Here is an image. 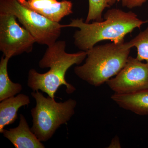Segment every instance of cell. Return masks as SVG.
<instances>
[{
    "label": "cell",
    "mask_w": 148,
    "mask_h": 148,
    "mask_svg": "<svg viewBox=\"0 0 148 148\" xmlns=\"http://www.w3.org/2000/svg\"><path fill=\"white\" fill-rule=\"evenodd\" d=\"M105 20L84 22L82 18L72 19L67 27L78 28L73 36L74 44L81 51H87L99 42L110 40L120 43L124 42L126 35L136 28L140 29L147 20L138 18L132 12H125L119 9L109 10L104 15Z\"/></svg>",
    "instance_id": "1"
},
{
    "label": "cell",
    "mask_w": 148,
    "mask_h": 148,
    "mask_svg": "<svg viewBox=\"0 0 148 148\" xmlns=\"http://www.w3.org/2000/svg\"><path fill=\"white\" fill-rule=\"evenodd\" d=\"M66 48V42L64 40L57 41L48 47L38 63L41 69H50L46 73H40L34 69L29 70L27 85L33 91L41 90L54 98L56 92L61 86H66L68 94H71L75 90L73 86L66 81V73L73 65L82 63L86 58L87 52L81 51L68 53Z\"/></svg>",
    "instance_id": "2"
},
{
    "label": "cell",
    "mask_w": 148,
    "mask_h": 148,
    "mask_svg": "<svg viewBox=\"0 0 148 148\" xmlns=\"http://www.w3.org/2000/svg\"><path fill=\"white\" fill-rule=\"evenodd\" d=\"M132 48L129 41L94 46L86 51L84 64L75 67V73L89 84L100 86L124 67Z\"/></svg>",
    "instance_id": "3"
},
{
    "label": "cell",
    "mask_w": 148,
    "mask_h": 148,
    "mask_svg": "<svg viewBox=\"0 0 148 148\" xmlns=\"http://www.w3.org/2000/svg\"><path fill=\"white\" fill-rule=\"evenodd\" d=\"M31 95L36 103L31 111L33 118L31 130L40 141L47 142L74 115L77 102L70 98L65 102H57L50 96L45 97L38 90L33 91Z\"/></svg>",
    "instance_id": "4"
},
{
    "label": "cell",
    "mask_w": 148,
    "mask_h": 148,
    "mask_svg": "<svg viewBox=\"0 0 148 148\" xmlns=\"http://www.w3.org/2000/svg\"><path fill=\"white\" fill-rule=\"evenodd\" d=\"M0 13L13 14L33 36L36 42L52 45L66 25L54 22L24 5L18 0H0Z\"/></svg>",
    "instance_id": "5"
},
{
    "label": "cell",
    "mask_w": 148,
    "mask_h": 148,
    "mask_svg": "<svg viewBox=\"0 0 148 148\" xmlns=\"http://www.w3.org/2000/svg\"><path fill=\"white\" fill-rule=\"evenodd\" d=\"M36 43L34 37L20 26L16 16L0 13V51L10 58L24 53H31Z\"/></svg>",
    "instance_id": "6"
},
{
    "label": "cell",
    "mask_w": 148,
    "mask_h": 148,
    "mask_svg": "<svg viewBox=\"0 0 148 148\" xmlns=\"http://www.w3.org/2000/svg\"><path fill=\"white\" fill-rule=\"evenodd\" d=\"M117 94H127L148 88V64L129 56L127 62L115 77L107 82Z\"/></svg>",
    "instance_id": "7"
},
{
    "label": "cell",
    "mask_w": 148,
    "mask_h": 148,
    "mask_svg": "<svg viewBox=\"0 0 148 148\" xmlns=\"http://www.w3.org/2000/svg\"><path fill=\"white\" fill-rule=\"evenodd\" d=\"M24 5L54 22L59 23L73 13L72 1L63 0H18Z\"/></svg>",
    "instance_id": "8"
},
{
    "label": "cell",
    "mask_w": 148,
    "mask_h": 148,
    "mask_svg": "<svg viewBox=\"0 0 148 148\" xmlns=\"http://www.w3.org/2000/svg\"><path fill=\"white\" fill-rule=\"evenodd\" d=\"M18 126L9 130L4 129L2 133L16 148H45L36 135L32 132L25 117L19 115Z\"/></svg>",
    "instance_id": "9"
},
{
    "label": "cell",
    "mask_w": 148,
    "mask_h": 148,
    "mask_svg": "<svg viewBox=\"0 0 148 148\" xmlns=\"http://www.w3.org/2000/svg\"><path fill=\"white\" fill-rule=\"evenodd\" d=\"M111 98L122 108L140 115L148 114V88L127 94L114 93Z\"/></svg>",
    "instance_id": "10"
},
{
    "label": "cell",
    "mask_w": 148,
    "mask_h": 148,
    "mask_svg": "<svg viewBox=\"0 0 148 148\" xmlns=\"http://www.w3.org/2000/svg\"><path fill=\"white\" fill-rule=\"evenodd\" d=\"M30 103L29 96L19 94L1 101L0 103V132L7 125L12 124L18 118L17 112L21 107Z\"/></svg>",
    "instance_id": "11"
},
{
    "label": "cell",
    "mask_w": 148,
    "mask_h": 148,
    "mask_svg": "<svg viewBox=\"0 0 148 148\" xmlns=\"http://www.w3.org/2000/svg\"><path fill=\"white\" fill-rule=\"evenodd\" d=\"M10 58L3 56L0 62V101L19 94L22 90L20 84L11 80L8 72V65Z\"/></svg>",
    "instance_id": "12"
},
{
    "label": "cell",
    "mask_w": 148,
    "mask_h": 148,
    "mask_svg": "<svg viewBox=\"0 0 148 148\" xmlns=\"http://www.w3.org/2000/svg\"><path fill=\"white\" fill-rule=\"evenodd\" d=\"M129 42L132 47L137 48L136 58L140 61H145L148 64V27L140 32Z\"/></svg>",
    "instance_id": "13"
},
{
    "label": "cell",
    "mask_w": 148,
    "mask_h": 148,
    "mask_svg": "<svg viewBox=\"0 0 148 148\" xmlns=\"http://www.w3.org/2000/svg\"><path fill=\"white\" fill-rule=\"evenodd\" d=\"M89 9L85 22L89 23L90 21H103L102 14L107 8L110 7L108 4V0H88Z\"/></svg>",
    "instance_id": "14"
},
{
    "label": "cell",
    "mask_w": 148,
    "mask_h": 148,
    "mask_svg": "<svg viewBox=\"0 0 148 148\" xmlns=\"http://www.w3.org/2000/svg\"><path fill=\"white\" fill-rule=\"evenodd\" d=\"M147 0H126L123 7L132 9L141 6Z\"/></svg>",
    "instance_id": "15"
},
{
    "label": "cell",
    "mask_w": 148,
    "mask_h": 148,
    "mask_svg": "<svg viewBox=\"0 0 148 148\" xmlns=\"http://www.w3.org/2000/svg\"><path fill=\"white\" fill-rule=\"evenodd\" d=\"M120 1H121L122 4L123 6L125 2H126V0H108V2L109 5L111 7V6L113 5L116 2H119Z\"/></svg>",
    "instance_id": "16"
}]
</instances>
